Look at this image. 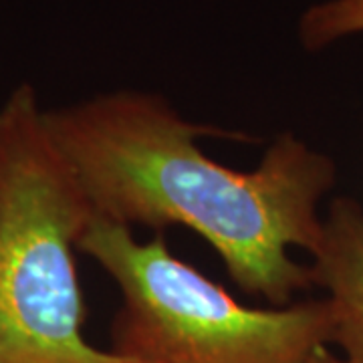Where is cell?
<instances>
[{"label": "cell", "mask_w": 363, "mask_h": 363, "mask_svg": "<svg viewBox=\"0 0 363 363\" xmlns=\"http://www.w3.org/2000/svg\"><path fill=\"white\" fill-rule=\"evenodd\" d=\"M363 33V0H323L298 18V39L307 51Z\"/></svg>", "instance_id": "5"}, {"label": "cell", "mask_w": 363, "mask_h": 363, "mask_svg": "<svg viewBox=\"0 0 363 363\" xmlns=\"http://www.w3.org/2000/svg\"><path fill=\"white\" fill-rule=\"evenodd\" d=\"M307 363H347L341 355H333L331 351L323 347V350H319L315 355H313L311 359Z\"/></svg>", "instance_id": "6"}, {"label": "cell", "mask_w": 363, "mask_h": 363, "mask_svg": "<svg viewBox=\"0 0 363 363\" xmlns=\"http://www.w3.org/2000/svg\"><path fill=\"white\" fill-rule=\"evenodd\" d=\"M93 218L35 89L0 104V363H140L81 333L75 248Z\"/></svg>", "instance_id": "2"}, {"label": "cell", "mask_w": 363, "mask_h": 363, "mask_svg": "<svg viewBox=\"0 0 363 363\" xmlns=\"http://www.w3.org/2000/svg\"><path fill=\"white\" fill-rule=\"evenodd\" d=\"M43 119L93 216L130 228L186 226L220 255L236 285L274 307L313 285L311 267L289 250L319 247V204L335 186V164L297 135L281 133L259 168L236 172L196 145L208 128L156 95L117 91Z\"/></svg>", "instance_id": "1"}, {"label": "cell", "mask_w": 363, "mask_h": 363, "mask_svg": "<svg viewBox=\"0 0 363 363\" xmlns=\"http://www.w3.org/2000/svg\"><path fill=\"white\" fill-rule=\"evenodd\" d=\"M79 250L116 281L123 305L113 350L140 363H307L333 339L327 298L250 309L176 259L162 238L140 242L130 226L93 216Z\"/></svg>", "instance_id": "3"}, {"label": "cell", "mask_w": 363, "mask_h": 363, "mask_svg": "<svg viewBox=\"0 0 363 363\" xmlns=\"http://www.w3.org/2000/svg\"><path fill=\"white\" fill-rule=\"evenodd\" d=\"M309 264L313 285L327 291L333 339L347 363H363V206L335 198L323 218V236Z\"/></svg>", "instance_id": "4"}]
</instances>
